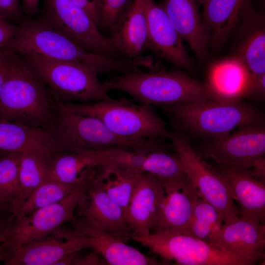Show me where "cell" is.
<instances>
[{"mask_svg": "<svg viewBox=\"0 0 265 265\" xmlns=\"http://www.w3.org/2000/svg\"><path fill=\"white\" fill-rule=\"evenodd\" d=\"M200 0H163L161 5L183 40L200 58L207 53L209 39L198 8Z\"/></svg>", "mask_w": 265, "mask_h": 265, "instance_id": "21", "label": "cell"}, {"mask_svg": "<svg viewBox=\"0 0 265 265\" xmlns=\"http://www.w3.org/2000/svg\"><path fill=\"white\" fill-rule=\"evenodd\" d=\"M25 14L21 0H0V18L20 24Z\"/></svg>", "mask_w": 265, "mask_h": 265, "instance_id": "35", "label": "cell"}, {"mask_svg": "<svg viewBox=\"0 0 265 265\" xmlns=\"http://www.w3.org/2000/svg\"><path fill=\"white\" fill-rule=\"evenodd\" d=\"M134 240L167 261L181 265H251L221 247L190 233L158 231L148 235H132Z\"/></svg>", "mask_w": 265, "mask_h": 265, "instance_id": "10", "label": "cell"}, {"mask_svg": "<svg viewBox=\"0 0 265 265\" xmlns=\"http://www.w3.org/2000/svg\"><path fill=\"white\" fill-rule=\"evenodd\" d=\"M78 208L86 221L125 242L133 234L121 207L105 191L96 177L95 169L86 198Z\"/></svg>", "mask_w": 265, "mask_h": 265, "instance_id": "16", "label": "cell"}, {"mask_svg": "<svg viewBox=\"0 0 265 265\" xmlns=\"http://www.w3.org/2000/svg\"><path fill=\"white\" fill-rule=\"evenodd\" d=\"M8 153L0 157V200L11 204L20 195L19 155Z\"/></svg>", "mask_w": 265, "mask_h": 265, "instance_id": "33", "label": "cell"}, {"mask_svg": "<svg viewBox=\"0 0 265 265\" xmlns=\"http://www.w3.org/2000/svg\"><path fill=\"white\" fill-rule=\"evenodd\" d=\"M50 167V161L43 157L33 153H21L19 163L20 192L18 198L13 202L25 199L35 188L48 181Z\"/></svg>", "mask_w": 265, "mask_h": 265, "instance_id": "31", "label": "cell"}, {"mask_svg": "<svg viewBox=\"0 0 265 265\" xmlns=\"http://www.w3.org/2000/svg\"><path fill=\"white\" fill-rule=\"evenodd\" d=\"M101 20L100 30L110 35L119 20L127 10L133 0H100Z\"/></svg>", "mask_w": 265, "mask_h": 265, "instance_id": "34", "label": "cell"}, {"mask_svg": "<svg viewBox=\"0 0 265 265\" xmlns=\"http://www.w3.org/2000/svg\"><path fill=\"white\" fill-rule=\"evenodd\" d=\"M10 254L6 248L0 242V261L6 260Z\"/></svg>", "mask_w": 265, "mask_h": 265, "instance_id": "44", "label": "cell"}, {"mask_svg": "<svg viewBox=\"0 0 265 265\" xmlns=\"http://www.w3.org/2000/svg\"><path fill=\"white\" fill-rule=\"evenodd\" d=\"M3 154H4L0 153V157L1 156H2V155H3Z\"/></svg>", "mask_w": 265, "mask_h": 265, "instance_id": "47", "label": "cell"}, {"mask_svg": "<svg viewBox=\"0 0 265 265\" xmlns=\"http://www.w3.org/2000/svg\"><path fill=\"white\" fill-rule=\"evenodd\" d=\"M30 152L52 160L58 150L48 130L0 121V153Z\"/></svg>", "mask_w": 265, "mask_h": 265, "instance_id": "22", "label": "cell"}, {"mask_svg": "<svg viewBox=\"0 0 265 265\" xmlns=\"http://www.w3.org/2000/svg\"><path fill=\"white\" fill-rule=\"evenodd\" d=\"M164 195L161 183L154 176L141 174L131 195L125 216L133 235L142 236L151 233Z\"/></svg>", "mask_w": 265, "mask_h": 265, "instance_id": "18", "label": "cell"}, {"mask_svg": "<svg viewBox=\"0 0 265 265\" xmlns=\"http://www.w3.org/2000/svg\"><path fill=\"white\" fill-rule=\"evenodd\" d=\"M33 73L63 103L90 102L111 98L98 72L81 65L34 53L19 54Z\"/></svg>", "mask_w": 265, "mask_h": 265, "instance_id": "7", "label": "cell"}, {"mask_svg": "<svg viewBox=\"0 0 265 265\" xmlns=\"http://www.w3.org/2000/svg\"><path fill=\"white\" fill-rule=\"evenodd\" d=\"M142 174L109 163H100L95 168L96 177L105 191L121 207L125 218L131 195Z\"/></svg>", "mask_w": 265, "mask_h": 265, "instance_id": "29", "label": "cell"}, {"mask_svg": "<svg viewBox=\"0 0 265 265\" xmlns=\"http://www.w3.org/2000/svg\"><path fill=\"white\" fill-rule=\"evenodd\" d=\"M215 244L255 265L265 258V225L239 216L223 223Z\"/></svg>", "mask_w": 265, "mask_h": 265, "instance_id": "17", "label": "cell"}, {"mask_svg": "<svg viewBox=\"0 0 265 265\" xmlns=\"http://www.w3.org/2000/svg\"><path fill=\"white\" fill-rule=\"evenodd\" d=\"M245 22L236 56L254 78L265 74V30L263 17L251 8L242 18Z\"/></svg>", "mask_w": 265, "mask_h": 265, "instance_id": "27", "label": "cell"}, {"mask_svg": "<svg viewBox=\"0 0 265 265\" xmlns=\"http://www.w3.org/2000/svg\"><path fill=\"white\" fill-rule=\"evenodd\" d=\"M108 91L125 92L144 105L167 106L213 99L207 84L180 71L154 69L121 74L105 80Z\"/></svg>", "mask_w": 265, "mask_h": 265, "instance_id": "4", "label": "cell"}, {"mask_svg": "<svg viewBox=\"0 0 265 265\" xmlns=\"http://www.w3.org/2000/svg\"><path fill=\"white\" fill-rule=\"evenodd\" d=\"M231 135L210 139L196 151L203 159L212 163L251 168L265 157L264 121L239 128Z\"/></svg>", "mask_w": 265, "mask_h": 265, "instance_id": "12", "label": "cell"}, {"mask_svg": "<svg viewBox=\"0 0 265 265\" xmlns=\"http://www.w3.org/2000/svg\"><path fill=\"white\" fill-rule=\"evenodd\" d=\"M41 0H21L25 14L32 16L39 13Z\"/></svg>", "mask_w": 265, "mask_h": 265, "instance_id": "40", "label": "cell"}, {"mask_svg": "<svg viewBox=\"0 0 265 265\" xmlns=\"http://www.w3.org/2000/svg\"><path fill=\"white\" fill-rule=\"evenodd\" d=\"M91 171L75 190L62 200L23 216H11L1 232V243L10 256L24 244L52 234L64 223L75 221V212L86 196Z\"/></svg>", "mask_w": 265, "mask_h": 265, "instance_id": "8", "label": "cell"}, {"mask_svg": "<svg viewBox=\"0 0 265 265\" xmlns=\"http://www.w3.org/2000/svg\"><path fill=\"white\" fill-rule=\"evenodd\" d=\"M9 50V70L0 96V121L49 130L59 118L57 99L21 56Z\"/></svg>", "mask_w": 265, "mask_h": 265, "instance_id": "1", "label": "cell"}, {"mask_svg": "<svg viewBox=\"0 0 265 265\" xmlns=\"http://www.w3.org/2000/svg\"><path fill=\"white\" fill-rule=\"evenodd\" d=\"M147 36L144 0H133L110 36L115 40L126 57L134 58L144 52Z\"/></svg>", "mask_w": 265, "mask_h": 265, "instance_id": "25", "label": "cell"}, {"mask_svg": "<svg viewBox=\"0 0 265 265\" xmlns=\"http://www.w3.org/2000/svg\"><path fill=\"white\" fill-rule=\"evenodd\" d=\"M11 215L10 204L0 200V232L3 229Z\"/></svg>", "mask_w": 265, "mask_h": 265, "instance_id": "41", "label": "cell"}, {"mask_svg": "<svg viewBox=\"0 0 265 265\" xmlns=\"http://www.w3.org/2000/svg\"><path fill=\"white\" fill-rule=\"evenodd\" d=\"M10 51L6 48L0 50V96L9 70Z\"/></svg>", "mask_w": 265, "mask_h": 265, "instance_id": "38", "label": "cell"}, {"mask_svg": "<svg viewBox=\"0 0 265 265\" xmlns=\"http://www.w3.org/2000/svg\"><path fill=\"white\" fill-rule=\"evenodd\" d=\"M78 253V252H76L66 255L58 261L55 265H74L76 259L79 256Z\"/></svg>", "mask_w": 265, "mask_h": 265, "instance_id": "43", "label": "cell"}, {"mask_svg": "<svg viewBox=\"0 0 265 265\" xmlns=\"http://www.w3.org/2000/svg\"><path fill=\"white\" fill-rule=\"evenodd\" d=\"M85 178L81 182L73 184L49 180L33 190L25 199L10 204L11 214L13 216H23L56 203L78 188Z\"/></svg>", "mask_w": 265, "mask_h": 265, "instance_id": "30", "label": "cell"}, {"mask_svg": "<svg viewBox=\"0 0 265 265\" xmlns=\"http://www.w3.org/2000/svg\"><path fill=\"white\" fill-rule=\"evenodd\" d=\"M74 230L88 237L92 249L112 265H157L160 263L149 257L107 231L82 218L72 221Z\"/></svg>", "mask_w": 265, "mask_h": 265, "instance_id": "19", "label": "cell"}, {"mask_svg": "<svg viewBox=\"0 0 265 265\" xmlns=\"http://www.w3.org/2000/svg\"><path fill=\"white\" fill-rule=\"evenodd\" d=\"M148 36L144 51L148 50L179 68H187L190 61L183 39L172 24L161 3L144 0Z\"/></svg>", "mask_w": 265, "mask_h": 265, "instance_id": "14", "label": "cell"}, {"mask_svg": "<svg viewBox=\"0 0 265 265\" xmlns=\"http://www.w3.org/2000/svg\"><path fill=\"white\" fill-rule=\"evenodd\" d=\"M16 36L5 47L19 54L34 53L56 60L87 67L99 74L116 72L127 74L137 71L139 58L108 57L87 51L37 18H25Z\"/></svg>", "mask_w": 265, "mask_h": 265, "instance_id": "2", "label": "cell"}, {"mask_svg": "<svg viewBox=\"0 0 265 265\" xmlns=\"http://www.w3.org/2000/svg\"><path fill=\"white\" fill-rule=\"evenodd\" d=\"M2 240V234L0 232V242H1Z\"/></svg>", "mask_w": 265, "mask_h": 265, "instance_id": "45", "label": "cell"}, {"mask_svg": "<svg viewBox=\"0 0 265 265\" xmlns=\"http://www.w3.org/2000/svg\"><path fill=\"white\" fill-rule=\"evenodd\" d=\"M202 18L209 41L219 45L252 7L251 0H205Z\"/></svg>", "mask_w": 265, "mask_h": 265, "instance_id": "23", "label": "cell"}, {"mask_svg": "<svg viewBox=\"0 0 265 265\" xmlns=\"http://www.w3.org/2000/svg\"><path fill=\"white\" fill-rule=\"evenodd\" d=\"M210 165L229 186L239 206L240 216L264 224L265 182L255 177L250 168L214 163Z\"/></svg>", "mask_w": 265, "mask_h": 265, "instance_id": "15", "label": "cell"}, {"mask_svg": "<svg viewBox=\"0 0 265 265\" xmlns=\"http://www.w3.org/2000/svg\"><path fill=\"white\" fill-rule=\"evenodd\" d=\"M59 232L65 238L64 241L61 239V236L53 233V237L46 236L24 244L3 265H55L68 254L83 249H92L89 238L82 233L75 230H60Z\"/></svg>", "mask_w": 265, "mask_h": 265, "instance_id": "13", "label": "cell"}, {"mask_svg": "<svg viewBox=\"0 0 265 265\" xmlns=\"http://www.w3.org/2000/svg\"><path fill=\"white\" fill-rule=\"evenodd\" d=\"M201 0V3H203V2H204V1L205 0Z\"/></svg>", "mask_w": 265, "mask_h": 265, "instance_id": "46", "label": "cell"}, {"mask_svg": "<svg viewBox=\"0 0 265 265\" xmlns=\"http://www.w3.org/2000/svg\"><path fill=\"white\" fill-rule=\"evenodd\" d=\"M69 110L94 117L114 133L133 139L168 137L170 131L152 105H137L125 97L93 102L63 103Z\"/></svg>", "mask_w": 265, "mask_h": 265, "instance_id": "6", "label": "cell"}, {"mask_svg": "<svg viewBox=\"0 0 265 265\" xmlns=\"http://www.w3.org/2000/svg\"><path fill=\"white\" fill-rule=\"evenodd\" d=\"M56 99L59 118L48 131L58 153H73L123 147L147 154L166 147L162 137L137 140L119 136L99 119L73 112Z\"/></svg>", "mask_w": 265, "mask_h": 265, "instance_id": "5", "label": "cell"}, {"mask_svg": "<svg viewBox=\"0 0 265 265\" xmlns=\"http://www.w3.org/2000/svg\"><path fill=\"white\" fill-rule=\"evenodd\" d=\"M159 107L174 130L210 139L227 136L237 127L264 121L259 109L241 101L208 99Z\"/></svg>", "mask_w": 265, "mask_h": 265, "instance_id": "3", "label": "cell"}, {"mask_svg": "<svg viewBox=\"0 0 265 265\" xmlns=\"http://www.w3.org/2000/svg\"><path fill=\"white\" fill-rule=\"evenodd\" d=\"M164 192L152 230L190 233L189 229L195 203L200 196L197 190L192 186Z\"/></svg>", "mask_w": 265, "mask_h": 265, "instance_id": "24", "label": "cell"}, {"mask_svg": "<svg viewBox=\"0 0 265 265\" xmlns=\"http://www.w3.org/2000/svg\"><path fill=\"white\" fill-rule=\"evenodd\" d=\"M223 221L218 211L199 196L195 202L189 232L193 236L215 245Z\"/></svg>", "mask_w": 265, "mask_h": 265, "instance_id": "32", "label": "cell"}, {"mask_svg": "<svg viewBox=\"0 0 265 265\" xmlns=\"http://www.w3.org/2000/svg\"><path fill=\"white\" fill-rule=\"evenodd\" d=\"M142 172L154 176L164 191L193 186L187 177L178 154L170 153L166 150L147 154Z\"/></svg>", "mask_w": 265, "mask_h": 265, "instance_id": "28", "label": "cell"}, {"mask_svg": "<svg viewBox=\"0 0 265 265\" xmlns=\"http://www.w3.org/2000/svg\"><path fill=\"white\" fill-rule=\"evenodd\" d=\"M178 154L187 177L199 196L218 212L223 223L240 216L225 180L197 153L186 134L176 130L168 137Z\"/></svg>", "mask_w": 265, "mask_h": 265, "instance_id": "11", "label": "cell"}, {"mask_svg": "<svg viewBox=\"0 0 265 265\" xmlns=\"http://www.w3.org/2000/svg\"><path fill=\"white\" fill-rule=\"evenodd\" d=\"M113 148L73 153H58L50 161L49 180L66 184L81 182L93 167L108 161Z\"/></svg>", "mask_w": 265, "mask_h": 265, "instance_id": "26", "label": "cell"}, {"mask_svg": "<svg viewBox=\"0 0 265 265\" xmlns=\"http://www.w3.org/2000/svg\"><path fill=\"white\" fill-rule=\"evenodd\" d=\"M37 19L82 49L112 58L126 57L111 36H105L87 14L72 0H43Z\"/></svg>", "mask_w": 265, "mask_h": 265, "instance_id": "9", "label": "cell"}, {"mask_svg": "<svg viewBox=\"0 0 265 265\" xmlns=\"http://www.w3.org/2000/svg\"><path fill=\"white\" fill-rule=\"evenodd\" d=\"M265 74L255 78L252 93H254L260 96L264 97L265 92Z\"/></svg>", "mask_w": 265, "mask_h": 265, "instance_id": "42", "label": "cell"}, {"mask_svg": "<svg viewBox=\"0 0 265 265\" xmlns=\"http://www.w3.org/2000/svg\"><path fill=\"white\" fill-rule=\"evenodd\" d=\"M254 81L248 69L236 56L213 64L206 83L213 99L238 101L252 93Z\"/></svg>", "mask_w": 265, "mask_h": 265, "instance_id": "20", "label": "cell"}, {"mask_svg": "<svg viewBox=\"0 0 265 265\" xmlns=\"http://www.w3.org/2000/svg\"><path fill=\"white\" fill-rule=\"evenodd\" d=\"M19 26L0 19V50L5 48L17 35Z\"/></svg>", "mask_w": 265, "mask_h": 265, "instance_id": "37", "label": "cell"}, {"mask_svg": "<svg viewBox=\"0 0 265 265\" xmlns=\"http://www.w3.org/2000/svg\"><path fill=\"white\" fill-rule=\"evenodd\" d=\"M0 19H1V18H0ZM3 20H4V19H3Z\"/></svg>", "mask_w": 265, "mask_h": 265, "instance_id": "48", "label": "cell"}, {"mask_svg": "<svg viewBox=\"0 0 265 265\" xmlns=\"http://www.w3.org/2000/svg\"><path fill=\"white\" fill-rule=\"evenodd\" d=\"M89 16L100 29L101 10L100 0H72Z\"/></svg>", "mask_w": 265, "mask_h": 265, "instance_id": "36", "label": "cell"}, {"mask_svg": "<svg viewBox=\"0 0 265 265\" xmlns=\"http://www.w3.org/2000/svg\"><path fill=\"white\" fill-rule=\"evenodd\" d=\"M98 254L97 252L93 250L91 253L85 257H81L79 255L76 259L74 265H97L102 264V262L97 255Z\"/></svg>", "mask_w": 265, "mask_h": 265, "instance_id": "39", "label": "cell"}]
</instances>
